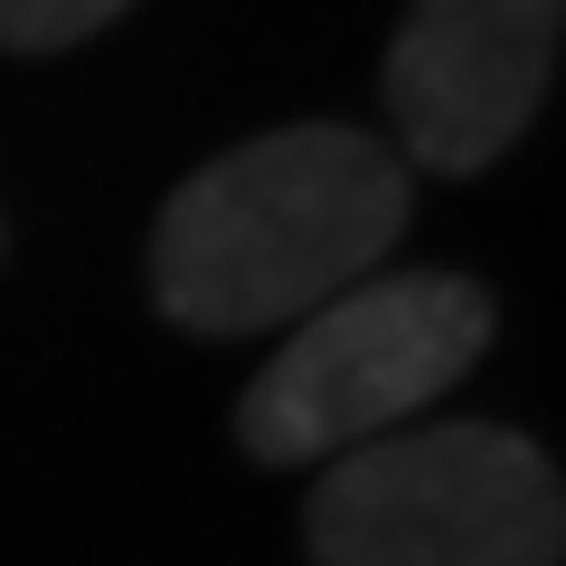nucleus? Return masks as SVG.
<instances>
[{"mask_svg": "<svg viewBox=\"0 0 566 566\" xmlns=\"http://www.w3.org/2000/svg\"><path fill=\"white\" fill-rule=\"evenodd\" d=\"M406 227V161L349 123H283L199 161L151 218V303L199 340L293 331L378 274Z\"/></svg>", "mask_w": 566, "mask_h": 566, "instance_id": "f257e3e1", "label": "nucleus"}, {"mask_svg": "<svg viewBox=\"0 0 566 566\" xmlns=\"http://www.w3.org/2000/svg\"><path fill=\"white\" fill-rule=\"evenodd\" d=\"M491 293L472 274H368L283 331V349L245 378L237 444L245 463L303 472L331 453L397 434L491 349Z\"/></svg>", "mask_w": 566, "mask_h": 566, "instance_id": "f03ea898", "label": "nucleus"}, {"mask_svg": "<svg viewBox=\"0 0 566 566\" xmlns=\"http://www.w3.org/2000/svg\"><path fill=\"white\" fill-rule=\"evenodd\" d=\"M303 547L312 566H557L566 491L510 424H397L322 463Z\"/></svg>", "mask_w": 566, "mask_h": 566, "instance_id": "7ed1b4c3", "label": "nucleus"}, {"mask_svg": "<svg viewBox=\"0 0 566 566\" xmlns=\"http://www.w3.org/2000/svg\"><path fill=\"white\" fill-rule=\"evenodd\" d=\"M557 29L566 0H406L378 76L397 161L434 180H482L538 114Z\"/></svg>", "mask_w": 566, "mask_h": 566, "instance_id": "20e7f679", "label": "nucleus"}, {"mask_svg": "<svg viewBox=\"0 0 566 566\" xmlns=\"http://www.w3.org/2000/svg\"><path fill=\"white\" fill-rule=\"evenodd\" d=\"M123 10H133V0H0V48H10V57H48V48L95 39Z\"/></svg>", "mask_w": 566, "mask_h": 566, "instance_id": "39448f33", "label": "nucleus"}]
</instances>
